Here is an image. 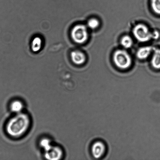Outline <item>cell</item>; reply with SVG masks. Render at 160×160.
Segmentation results:
<instances>
[{"label":"cell","instance_id":"obj_1","mask_svg":"<svg viewBox=\"0 0 160 160\" xmlns=\"http://www.w3.org/2000/svg\"><path fill=\"white\" fill-rule=\"evenodd\" d=\"M30 125V119L28 114L20 112L9 121L6 130L9 136L14 138L20 137L27 131Z\"/></svg>","mask_w":160,"mask_h":160},{"label":"cell","instance_id":"obj_2","mask_svg":"<svg viewBox=\"0 0 160 160\" xmlns=\"http://www.w3.org/2000/svg\"><path fill=\"white\" fill-rule=\"evenodd\" d=\"M113 61L116 65L121 69L129 68L132 63L131 56L123 50H117L114 52Z\"/></svg>","mask_w":160,"mask_h":160},{"label":"cell","instance_id":"obj_3","mask_svg":"<svg viewBox=\"0 0 160 160\" xmlns=\"http://www.w3.org/2000/svg\"><path fill=\"white\" fill-rule=\"evenodd\" d=\"M70 35L73 41L80 44L85 43L88 39L87 28L83 24H78L73 27Z\"/></svg>","mask_w":160,"mask_h":160},{"label":"cell","instance_id":"obj_4","mask_svg":"<svg viewBox=\"0 0 160 160\" xmlns=\"http://www.w3.org/2000/svg\"><path fill=\"white\" fill-rule=\"evenodd\" d=\"M134 37L141 42H148L152 39H154L153 32H151L146 25L138 24L135 26L133 30Z\"/></svg>","mask_w":160,"mask_h":160},{"label":"cell","instance_id":"obj_5","mask_svg":"<svg viewBox=\"0 0 160 160\" xmlns=\"http://www.w3.org/2000/svg\"><path fill=\"white\" fill-rule=\"evenodd\" d=\"M45 157L51 160H58L61 159L63 156V151L60 147L52 146L48 151L45 152Z\"/></svg>","mask_w":160,"mask_h":160},{"label":"cell","instance_id":"obj_6","mask_svg":"<svg viewBox=\"0 0 160 160\" xmlns=\"http://www.w3.org/2000/svg\"><path fill=\"white\" fill-rule=\"evenodd\" d=\"M70 57L72 62L76 65H82L86 61L85 55L84 53L78 50L72 51L70 54Z\"/></svg>","mask_w":160,"mask_h":160},{"label":"cell","instance_id":"obj_7","mask_svg":"<svg viewBox=\"0 0 160 160\" xmlns=\"http://www.w3.org/2000/svg\"><path fill=\"white\" fill-rule=\"evenodd\" d=\"M106 147L104 144L101 142H95L92 145V152L94 157L97 159L101 158L105 152Z\"/></svg>","mask_w":160,"mask_h":160},{"label":"cell","instance_id":"obj_8","mask_svg":"<svg viewBox=\"0 0 160 160\" xmlns=\"http://www.w3.org/2000/svg\"><path fill=\"white\" fill-rule=\"evenodd\" d=\"M155 48L150 46L142 47L138 50L136 55L139 59H145L148 57Z\"/></svg>","mask_w":160,"mask_h":160},{"label":"cell","instance_id":"obj_9","mask_svg":"<svg viewBox=\"0 0 160 160\" xmlns=\"http://www.w3.org/2000/svg\"><path fill=\"white\" fill-rule=\"evenodd\" d=\"M152 67L156 69H160V49L155 48L151 60Z\"/></svg>","mask_w":160,"mask_h":160},{"label":"cell","instance_id":"obj_10","mask_svg":"<svg viewBox=\"0 0 160 160\" xmlns=\"http://www.w3.org/2000/svg\"><path fill=\"white\" fill-rule=\"evenodd\" d=\"M42 44V39L40 37H37L33 39L31 42V49L34 52H37L41 48Z\"/></svg>","mask_w":160,"mask_h":160},{"label":"cell","instance_id":"obj_11","mask_svg":"<svg viewBox=\"0 0 160 160\" xmlns=\"http://www.w3.org/2000/svg\"><path fill=\"white\" fill-rule=\"evenodd\" d=\"M23 108V103L19 100H15L10 105L11 110L15 113H19L21 112Z\"/></svg>","mask_w":160,"mask_h":160},{"label":"cell","instance_id":"obj_12","mask_svg":"<svg viewBox=\"0 0 160 160\" xmlns=\"http://www.w3.org/2000/svg\"><path fill=\"white\" fill-rule=\"evenodd\" d=\"M121 43L122 46L125 48H131L133 45L132 39L129 36H124L121 40Z\"/></svg>","mask_w":160,"mask_h":160},{"label":"cell","instance_id":"obj_13","mask_svg":"<svg viewBox=\"0 0 160 160\" xmlns=\"http://www.w3.org/2000/svg\"><path fill=\"white\" fill-rule=\"evenodd\" d=\"M41 147L43 149L44 152H46L51 148L52 145H51V141L50 139L47 138H44L41 140L40 142Z\"/></svg>","mask_w":160,"mask_h":160},{"label":"cell","instance_id":"obj_14","mask_svg":"<svg viewBox=\"0 0 160 160\" xmlns=\"http://www.w3.org/2000/svg\"><path fill=\"white\" fill-rule=\"evenodd\" d=\"M151 5L153 12L160 15V0H151Z\"/></svg>","mask_w":160,"mask_h":160},{"label":"cell","instance_id":"obj_15","mask_svg":"<svg viewBox=\"0 0 160 160\" xmlns=\"http://www.w3.org/2000/svg\"><path fill=\"white\" fill-rule=\"evenodd\" d=\"M100 22L96 18H92L89 20L87 26L89 28L92 29H95L99 26Z\"/></svg>","mask_w":160,"mask_h":160}]
</instances>
